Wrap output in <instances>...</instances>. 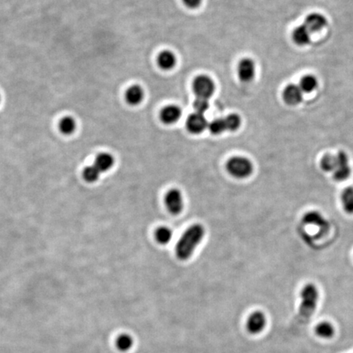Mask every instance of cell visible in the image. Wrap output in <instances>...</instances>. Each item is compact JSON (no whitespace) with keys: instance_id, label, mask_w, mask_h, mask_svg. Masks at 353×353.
<instances>
[{"instance_id":"obj_1","label":"cell","mask_w":353,"mask_h":353,"mask_svg":"<svg viewBox=\"0 0 353 353\" xmlns=\"http://www.w3.org/2000/svg\"><path fill=\"white\" fill-rule=\"evenodd\" d=\"M204 229L200 224L191 226L182 235L176 245V255L181 260H187L204 238Z\"/></svg>"},{"instance_id":"obj_2","label":"cell","mask_w":353,"mask_h":353,"mask_svg":"<svg viewBox=\"0 0 353 353\" xmlns=\"http://www.w3.org/2000/svg\"><path fill=\"white\" fill-rule=\"evenodd\" d=\"M300 297L302 301L299 307L298 319L301 323H303L308 322V320L314 313L319 299V292L313 284H307L301 291Z\"/></svg>"},{"instance_id":"obj_3","label":"cell","mask_w":353,"mask_h":353,"mask_svg":"<svg viewBox=\"0 0 353 353\" xmlns=\"http://www.w3.org/2000/svg\"><path fill=\"white\" fill-rule=\"evenodd\" d=\"M227 169L235 178L245 179L252 174L254 166L252 162L247 158L235 156L227 162Z\"/></svg>"},{"instance_id":"obj_4","label":"cell","mask_w":353,"mask_h":353,"mask_svg":"<svg viewBox=\"0 0 353 353\" xmlns=\"http://www.w3.org/2000/svg\"><path fill=\"white\" fill-rule=\"evenodd\" d=\"M193 90L197 97L209 99L215 92V81L206 75H200L193 81Z\"/></svg>"},{"instance_id":"obj_5","label":"cell","mask_w":353,"mask_h":353,"mask_svg":"<svg viewBox=\"0 0 353 353\" xmlns=\"http://www.w3.org/2000/svg\"><path fill=\"white\" fill-rule=\"evenodd\" d=\"M333 178L337 182L347 180L351 174L349 159L346 152L340 151L336 154V166L334 168Z\"/></svg>"},{"instance_id":"obj_6","label":"cell","mask_w":353,"mask_h":353,"mask_svg":"<svg viewBox=\"0 0 353 353\" xmlns=\"http://www.w3.org/2000/svg\"><path fill=\"white\" fill-rule=\"evenodd\" d=\"M303 222L304 224L318 227L322 235L328 233V231H330V223L318 211H309L303 215Z\"/></svg>"},{"instance_id":"obj_7","label":"cell","mask_w":353,"mask_h":353,"mask_svg":"<svg viewBox=\"0 0 353 353\" xmlns=\"http://www.w3.org/2000/svg\"><path fill=\"white\" fill-rule=\"evenodd\" d=\"M238 77L240 81L250 83L255 78L256 74V65L254 60L245 57L240 60L237 66Z\"/></svg>"},{"instance_id":"obj_8","label":"cell","mask_w":353,"mask_h":353,"mask_svg":"<svg viewBox=\"0 0 353 353\" xmlns=\"http://www.w3.org/2000/svg\"><path fill=\"white\" fill-rule=\"evenodd\" d=\"M208 125V121L204 117V114L197 113V112L190 115L186 121L187 130L193 134H199L204 132Z\"/></svg>"},{"instance_id":"obj_9","label":"cell","mask_w":353,"mask_h":353,"mask_svg":"<svg viewBox=\"0 0 353 353\" xmlns=\"http://www.w3.org/2000/svg\"><path fill=\"white\" fill-rule=\"evenodd\" d=\"M165 204L168 210L172 215H179L183 208V196L178 189L168 191L165 196Z\"/></svg>"},{"instance_id":"obj_10","label":"cell","mask_w":353,"mask_h":353,"mask_svg":"<svg viewBox=\"0 0 353 353\" xmlns=\"http://www.w3.org/2000/svg\"><path fill=\"white\" fill-rule=\"evenodd\" d=\"M267 324L266 316L262 311H255L250 315L246 324V328L251 334H258L264 330Z\"/></svg>"},{"instance_id":"obj_11","label":"cell","mask_w":353,"mask_h":353,"mask_svg":"<svg viewBox=\"0 0 353 353\" xmlns=\"http://www.w3.org/2000/svg\"><path fill=\"white\" fill-rule=\"evenodd\" d=\"M283 99L288 105H298L303 101V91L297 84H288L283 91Z\"/></svg>"},{"instance_id":"obj_12","label":"cell","mask_w":353,"mask_h":353,"mask_svg":"<svg viewBox=\"0 0 353 353\" xmlns=\"http://www.w3.org/2000/svg\"><path fill=\"white\" fill-rule=\"evenodd\" d=\"M303 25L310 32H318L326 27L327 25V19L321 13H310L305 18Z\"/></svg>"},{"instance_id":"obj_13","label":"cell","mask_w":353,"mask_h":353,"mask_svg":"<svg viewBox=\"0 0 353 353\" xmlns=\"http://www.w3.org/2000/svg\"><path fill=\"white\" fill-rule=\"evenodd\" d=\"M160 120L165 124H172L178 122L182 116V110L176 105H168L160 112Z\"/></svg>"},{"instance_id":"obj_14","label":"cell","mask_w":353,"mask_h":353,"mask_svg":"<svg viewBox=\"0 0 353 353\" xmlns=\"http://www.w3.org/2000/svg\"><path fill=\"white\" fill-rule=\"evenodd\" d=\"M145 97V91L138 84L129 87L125 93V100L130 105H138Z\"/></svg>"},{"instance_id":"obj_15","label":"cell","mask_w":353,"mask_h":353,"mask_svg":"<svg viewBox=\"0 0 353 353\" xmlns=\"http://www.w3.org/2000/svg\"><path fill=\"white\" fill-rule=\"evenodd\" d=\"M158 65L164 70H170L175 67L176 64V55L170 50L160 52L157 57Z\"/></svg>"},{"instance_id":"obj_16","label":"cell","mask_w":353,"mask_h":353,"mask_svg":"<svg viewBox=\"0 0 353 353\" xmlns=\"http://www.w3.org/2000/svg\"><path fill=\"white\" fill-rule=\"evenodd\" d=\"M292 39L297 45L305 46L311 42V32L303 24L293 30Z\"/></svg>"},{"instance_id":"obj_17","label":"cell","mask_w":353,"mask_h":353,"mask_svg":"<svg viewBox=\"0 0 353 353\" xmlns=\"http://www.w3.org/2000/svg\"><path fill=\"white\" fill-rule=\"evenodd\" d=\"M114 157L109 153H101L96 157L94 165L100 172H107L114 165Z\"/></svg>"},{"instance_id":"obj_18","label":"cell","mask_w":353,"mask_h":353,"mask_svg":"<svg viewBox=\"0 0 353 353\" xmlns=\"http://www.w3.org/2000/svg\"><path fill=\"white\" fill-rule=\"evenodd\" d=\"M59 129L64 135H72L76 131L77 124L74 117L66 116L61 118L59 121Z\"/></svg>"},{"instance_id":"obj_19","label":"cell","mask_w":353,"mask_h":353,"mask_svg":"<svg viewBox=\"0 0 353 353\" xmlns=\"http://www.w3.org/2000/svg\"><path fill=\"white\" fill-rule=\"evenodd\" d=\"M343 209L348 215H353V187L345 188L341 195Z\"/></svg>"},{"instance_id":"obj_20","label":"cell","mask_w":353,"mask_h":353,"mask_svg":"<svg viewBox=\"0 0 353 353\" xmlns=\"http://www.w3.org/2000/svg\"><path fill=\"white\" fill-rule=\"evenodd\" d=\"M299 86L300 87L301 90L303 91V93H311L317 88V79L312 75H306L301 79Z\"/></svg>"},{"instance_id":"obj_21","label":"cell","mask_w":353,"mask_h":353,"mask_svg":"<svg viewBox=\"0 0 353 353\" xmlns=\"http://www.w3.org/2000/svg\"><path fill=\"white\" fill-rule=\"evenodd\" d=\"M133 343V338L129 334H121L116 339V347L119 351L126 352L132 349Z\"/></svg>"},{"instance_id":"obj_22","label":"cell","mask_w":353,"mask_h":353,"mask_svg":"<svg viewBox=\"0 0 353 353\" xmlns=\"http://www.w3.org/2000/svg\"><path fill=\"white\" fill-rule=\"evenodd\" d=\"M315 334L322 338H330L334 336V327L330 322H324L315 327Z\"/></svg>"},{"instance_id":"obj_23","label":"cell","mask_w":353,"mask_h":353,"mask_svg":"<svg viewBox=\"0 0 353 353\" xmlns=\"http://www.w3.org/2000/svg\"><path fill=\"white\" fill-rule=\"evenodd\" d=\"M223 119H224L227 131L234 132V131L237 130L238 128H240V125H241V118L237 114H230Z\"/></svg>"},{"instance_id":"obj_24","label":"cell","mask_w":353,"mask_h":353,"mask_svg":"<svg viewBox=\"0 0 353 353\" xmlns=\"http://www.w3.org/2000/svg\"><path fill=\"white\" fill-rule=\"evenodd\" d=\"M336 166V155L327 154L321 160V168L325 172H333Z\"/></svg>"},{"instance_id":"obj_25","label":"cell","mask_w":353,"mask_h":353,"mask_svg":"<svg viewBox=\"0 0 353 353\" xmlns=\"http://www.w3.org/2000/svg\"><path fill=\"white\" fill-rule=\"evenodd\" d=\"M172 232L169 228L165 227L158 228L156 232V239L160 244H168L172 240Z\"/></svg>"},{"instance_id":"obj_26","label":"cell","mask_w":353,"mask_h":353,"mask_svg":"<svg viewBox=\"0 0 353 353\" xmlns=\"http://www.w3.org/2000/svg\"><path fill=\"white\" fill-rule=\"evenodd\" d=\"M208 129L213 134L219 135L227 131L225 122L223 118H218L212 120L208 125Z\"/></svg>"},{"instance_id":"obj_27","label":"cell","mask_w":353,"mask_h":353,"mask_svg":"<svg viewBox=\"0 0 353 353\" xmlns=\"http://www.w3.org/2000/svg\"><path fill=\"white\" fill-rule=\"evenodd\" d=\"M101 172L99 171L98 168L93 165L87 167L84 170V178L88 183H94L98 180L99 176Z\"/></svg>"},{"instance_id":"obj_28","label":"cell","mask_w":353,"mask_h":353,"mask_svg":"<svg viewBox=\"0 0 353 353\" xmlns=\"http://www.w3.org/2000/svg\"><path fill=\"white\" fill-rule=\"evenodd\" d=\"M195 112L197 113L204 114V112L209 108L208 104V99L201 98V97H197L195 100L193 104Z\"/></svg>"},{"instance_id":"obj_29","label":"cell","mask_w":353,"mask_h":353,"mask_svg":"<svg viewBox=\"0 0 353 353\" xmlns=\"http://www.w3.org/2000/svg\"><path fill=\"white\" fill-rule=\"evenodd\" d=\"M183 3L188 9H196L200 6L202 0H183Z\"/></svg>"},{"instance_id":"obj_30","label":"cell","mask_w":353,"mask_h":353,"mask_svg":"<svg viewBox=\"0 0 353 353\" xmlns=\"http://www.w3.org/2000/svg\"><path fill=\"white\" fill-rule=\"evenodd\" d=\"M1 100H2V97H1V94H0V103H1Z\"/></svg>"}]
</instances>
